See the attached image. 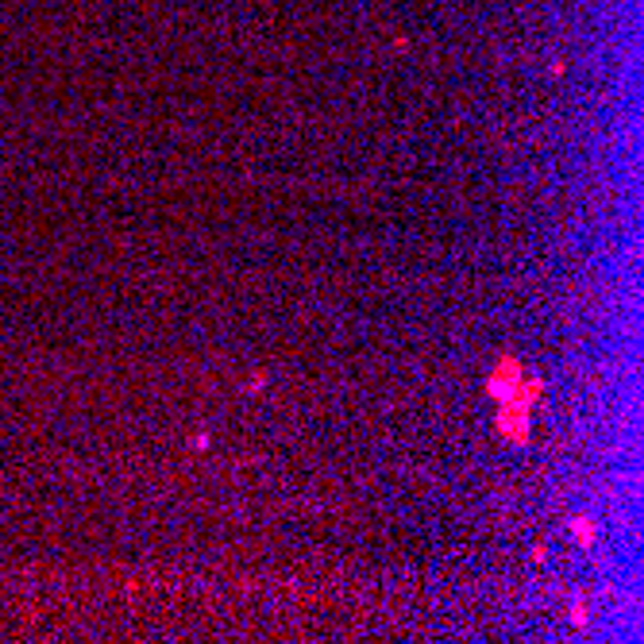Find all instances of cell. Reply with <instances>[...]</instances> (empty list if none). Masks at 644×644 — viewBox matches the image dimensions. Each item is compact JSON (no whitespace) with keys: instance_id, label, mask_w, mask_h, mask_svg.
<instances>
[{"instance_id":"obj_1","label":"cell","mask_w":644,"mask_h":644,"mask_svg":"<svg viewBox=\"0 0 644 644\" xmlns=\"http://www.w3.org/2000/svg\"><path fill=\"white\" fill-rule=\"evenodd\" d=\"M525 378V366H521L517 355H502L498 363H494V371L486 374V394L494 397V402H509L513 390H517V382Z\"/></svg>"},{"instance_id":"obj_2","label":"cell","mask_w":644,"mask_h":644,"mask_svg":"<svg viewBox=\"0 0 644 644\" xmlns=\"http://www.w3.org/2000/svg\"><path fill=\"white\" fill-rule=\"evenodd\" d=\"M494 428H498V436L509 440V444H528V436H533V425H528V405L502 402Z\"/></svg>"},{"instance_id":"obj_3","label":"cell","mask_w":644,"mask_h":644,"mask_svg":"<svg viewBox=\"0 0 644 644\" xmlns=\"http://www.w3.org/2000/svg\"><path fill=\"white\" fill-rule=\"evenodd\" d=\"M567 528H571V536H575L578 548H590V544L598 540V521H594L590 513H575V517L567 521Z\"/></svg>"},{"instance_id":"obj_4","label":"cell","mask_w":644,"mask_h":644,"mask_svg":"<svg viewBox=\"0 0 644 644\" xmlns=\"http://www.w3.org/2000/svg\"><path fill=\"white\" fill-rule=\"evenodd\" d=\"M586 617H590V609H586V598H575V602H571V621L578 625V629H583Z\"/></svg>"}]
</instances>
